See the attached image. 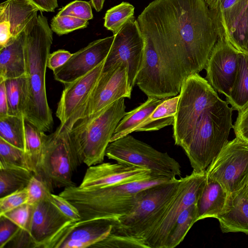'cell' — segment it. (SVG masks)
Segmentation results:
<instances>
[{"instance_id":"6da1fadb","label":"cell","mask_w":248,"mask_h":248,"mask_svg":"<svg viewBox=\"0 0 248 248\" xmlns=\"http://www.w3.org/2000/svg\"><path fill=\"white\" fill-rule=\"evenodd\" d=\"M137 20L179 91L187 77L205 68L218 39L205 0H154Z\"/></svg>"},{"instance_id":"7a4b0ae2","label":"cell","mask_w":248,"mask_h":248,"mask_svg":"<svg viewBox=\"0 0 248 248\" xmlns=\"http://www.w3.org/2000/svg\"><path fill=\"white\" fill-rule=\"evenodd\" d=\"M25 32L27 98L25 119L46 132L53 126L51 110L46 96V75L53 41V31L42 12L28 25Z\"/></svg>"},{"instance_id":"3957f363","label":"cell","mask_w":248,"mask_h":248,"mask_svg":"<svg viewBox=\"0 0 248 248\" xmlns=\"http://www.w3.org/2000/svg\"><path fill=\"white\" fill-rule=\"evenodd\" d=\"M171 180L155 178L93 188L74 186L64 188L59 195L76 207L80 220L105 218L115 221L132 209L140 191Z\"/></svg>"},{"instance_id":"277c9868","label":"cell","mask_w":248,"mask_h":248,"mask_svg":"<svg viewBox=\"0 0 248 248\" xmlns=\"http://www.w3.org/2000/svg\"><path fill=\"white\" fill-rule=\"evenodd\" d=\"M233 108L220 97L204 112L183 149L193 170L205 171L228 143Z\"/></svg>"},{"instance_id":"5b68a950","label":"cell","mask_w":248,"mask_h":248,"mask_svg":"<svg viewBox=\"0 0 248 248\" xmlns=\"http://www.w3.org/2000/svg\"><path fill=\"white\" fill-rule=\"evenodd\" d=\"M124 98L96 113L78 121L68 131L69 137L81 164L87 166L103 162L115 130L126 114Z\"/></svg>"},{"instance_id":"8992f818","label":"cell","mask_w":248,"mask_h":248,"mask_svg":"<svg viewBox=\"0 0 248 248\" xmlns=\"http://www.w3.org/2000/svg\"><path fill=\"white\" fill-rule=\"evenodd\" d=\"M181 180L176 178L140 191L132 209L114 222L111 232L145 245V240L162 219Z\"/></svg>"},{"instance_id":"52a82bcc","label":"cell","mask_w":248,"mask_h":248,"mask_svg":"<svg viewBox=\"0 0 248 248\" xmlns=\"http://www.w3.org/2000/svg\"><path fill=\"white\" fill-rule=\"evenodd\" d=\"M173 126L175 144L185 148L205 110L219 97L199 74L190 75L181 86Z\"/></svg>"},{"instance_id":"ba28073f","label":"cell","mask_w":248,"mask_h":248,"mask_svg":"<svg viewBox=\"0 0 248 248\" xmlns=\"http://www.w3.org/2000/svg\"><path fill=\"white\" fill-rule=\"evenodd\" d=\"M43 148L37 174L53 190L76 186L73 172L81 164L71 143L68 131L60 125L50 134L43 133Z\"/></svg>"},{"instance_id":"9c48e42d","label":"cell","mask_w":248,"mask_h":248,"mask_svg":"<svg viewBox=\"0 0 248 248\" xmlns=\"http://www.w3.org/2000/svg\"><path fill=\"white\" fill-rule=\"evenodd\" d=\"M106 156L119 163L149 169L156 177L174 179L182 174L180 164L167 153L130 134L110 142Z\"/></svg>"},{"instance_id":"30bf717a","label":"cell","mask_w":248,"mask_h":248,"mask_svg":"<svg viewBox=\"0 0 248 248\" xmlns=\"http://www.w3.org/2000/svg\"><path fill=\"white\" fill-rule=\"evenodd\" d=\"M132 90L127 67L123 62L117 63L102 72L86 102L62 125L70 131L79 120L96 113L121 98H131Z\"/></svg>"},{"instance_id":"8fae6325","label":"cell","mask_w":248,"mask_h":248,"mask_svg":"<svg viewBox=\"0 0 248 248\" xmlns=\"http://www.w3.org/2000/svg\"><path fill=\"white\" fill-rule=\"evenodd\" d=\"M207 178L220 183L228 194L248 183V143L236 137L229 141L205 170Z\"/></svg>"},{"instance_id":"7c38bea8","label":"cell","mask_w":248,"mask_h":248,"mask_svg":"<svg viewBox=\"0 0 248 248\" xmlns=\"http://www.w3.org/2000/svg\"><path fill=\"white\" fill-rule=\"evenodd\" d=\"M182 180L158 224L145 241L147 248H165L170 232L178 217L186 208L196 204L206 180L205 171L192 173Z\"/></svg>"},{"instance_id":"4fadbf2b","label":"cell","mask_w":248,"mask_h":248,"mask_svg":"<svg viewBox=\"0 0 248 248\" xmlns=\"http://www.w3.org/2000/svg\"><path fill=\"white\" fill-rule=\"evenodd\" d=\"M114 35L103 72L117 63L124 62L127 67L129 84L133 89L142 66L144 55V40L137 19L132 17Z\"/></svg>"},{"instance_id":"5bb4252c","label":"cell","mask_w":248,"mask_h":248,"mask_svg":"<svg viewBox=\"0 0 248 248\" xmlns=\"http://www.w3.org/2000/svg\"><path fill=\"white\" fill-rule=\"evenodd\" d=\"M32 206L28 232L35 248H55L61 237L74 223L48 198Z\"/></svg>"},{"instance_id":"9a60e30c","label":"cell","mask_w":248,"mask_h":248,"mask_svg":"<svg viewBox=\"0 0 248 248\" xmlns=\"http://www.w3.org/2000/svg\"><path fill=\"white\" fill-rule=\"evenodd\" d=\"M239 52L229 43L219 38L211 53L205 67V79L216 92L231 95L236 78Z\"/></svg>"},{"instance_id":"2e32d148","label":"cell","mask_w":248,"mask_h":248,"mask_svg":"<svg viewBox=\"0 0 248 248\" xmlns=\"http://www.w3.org/2000/svg\"><path fill=\"white\" fill-rule=\"evenodd\" d=\"M114 38L113 35L95 40L72 54L63 65L53 71L55 79L67 84L93 70L106 59Z\"/></svg>"},{"instance_id":"e0dca14e","label":"cell","mask_w":248,"mask_h":248,"mask_svg":"<svg viewBox=\"0 0 248 248\" xmlns=\"http://www.w3.org/2000/svg\"><path fill=\"white\" fill-rule=\"evenodd\" d=\"M160 178L154 176L146 168L119 163H101L89 167L78 186L81 188H93L133 182Z\"/></svg>"},{"instance_id":"ac0fdd59","label":"cell","mask_w":248,"mask_h":248,"mask_svg":"<svg viewBox=\"0 0 248 248\" xmlns=\"http://www.w3.org/2000/svg\"><path fill=\"white\" fill-rule=\"evenodd\" d=\"M39 10L28 0H6L0 4V48L23 32Z\"/></svg>"},{"instance_id":"d6986e66","label":"cell","mask_w":248,"mask_h":248,"mask_svg":"<svg viewBox=\"0 0 248 248\" xmlns=\"http://www.w3.org/2000/svg\"><path fill=\"white\" fill-rule=\"evenodd\" d=\"M105 61L84 76L65 84L56 112L60 124H65L86 102L103 72Z\"/></svg>"},{"instance_id":"ffe728a7","label":"cell","mask_w":248,"mask_h":248,"mask_svg":"<svg viewBox=\"0 0 248 248\" xmlns=\"http://www.w3.org/2000/svg\"><path fill=\"white\" fill-rule=\"evenodd\" d=\"M114 222L105 218L75 222L62 236L55 248H92L110 234Z\"/></svg>"},{"instance_id":"44dd1931","label":"cell","mask_w":248,"mask_h":248,"mask_svg":"<svg viewBox=\"0 0 248 248\" xmlns=\"http://www.w3.org/2000/svg\"><path fill=\"white\" fill-rule=\"evenodd\" d=\"M217 219L223 233L243 232L248 235V188L228 194L222 211Z\"/></svg>"},{"instance_id":"7402d4cb","label":"cell","mask_w":248,"mask_h":248,"mask_svg":"<svg viewBox=\"0 0 248 248\" xmlns=\"http://www.w3.org/2000/svg\"><path fill=\"white\" fill-rule=\"evenodd\" d=\"M26 75L25 32L0 48V81Z\"/></svg>"},{"instance_id":"603a6c76","label":"cell","mask_w":248,"mask_h":248,"mask_svg":"<svg viewBox=\"0 0 248 248\" xmlns=\"http://www.w3.org/2000/svg\"><path fill=\"white\" fill-rule=\"evenodd\" d=\"M228 193L217 181L207 178L196 203L197 221L206 218H216L222 211Z\"/></svg>"},{"instance_id":"cb8c5ba5","label":"cell","mask_w":248,"mask_h":248,"mask_svg":"<svg viewBox=\"0 0 248 248\" xmlns=\"http://www.w3.org/2000/svg\"><path fill=\"white\" fill-rule=\"evenodd\" d=\"M180 95L167 98L160 103L134 132L154 131L173 125Z\"/></svg>"},{"instance_id":"d4e9b609","label":"cell","mask_w":248,"mask_h":248,"mask_svg":"<svg viewBox=\"0 0 248 248\" xmlns=\"http://www.w3.org/2000/svg\"><path fill=\"white\" fill-rule=\"evenodd\" d=\"M165 99L148 97L143 103L126 112L116 128L110 142L133 132L136 127L146 119Z\"/></svg>"},{"instance_id":"484cf974","label":"cell","mask_w":248,"mask_h":248,"mask_svg":"<svg viewBox=\"0 0 248 248\" xmlns=\"http://www.w3.org/2000/svg\"><path fill=\"white\" fill-rule=\"evenodd\" d=\"M226 101L238 112L248 107V53H239L236 78L231 96Z\"/></svg>"},{"instance_id":"4316f807","label":"cell","mask_w":248,"mask_h":248,"mask_svg":"<svg viewBox=\"0 0 248 248\" xmlns=\"http://www.w3.org/2000/svg\"><path fill=\"white\" fill-rule=\"evenodd\" d=\"M44 132L25 119L24 151L31 171L37 174L43 148Z\"/></svg>"},{"instance_id":"83f0119b","label":"cell","mask_w":248,"mask_h":248,"mask_svg":"<svg viewBox=\"0 0 248 248\" xmlns=\"http://www.w3.org/2000/svg\"><path fill=\"white\" fill-rule=\"evenodd\" d=\"M4 81L9 115H24L28 93L26 75Z\"/></svg>"},{"instance_id":"f1b7e54d","label":"cell","mask_w":248,"mask_h":248,"mask_svg":"<svg viewBox=\"0 0 248 248\" xmlns=\"http://www.w3.org/2000/svg\"><path fill=\"white\" fill-rule=\"evenodd\" d=\"M33 174L22 168H0V198L26 187Z\"/></svg>"},{"instance_id":"f546056e","label":"cell","mask_w":248,"mask_h":248,"mask_svg":"<svg viewBox=\"0 0 248 248\" xmlns=\"http://www.w3.org/2000/svg\"><path fill=\"white\" fill-rule=\"evenodd\" d=\"M25 122L24 115H8L0 118V138L24 150L25 139Z\"/></svg>"},{"instance_id":"4dcf8cb0","label":"cell","mask_w":248,"mask_h":248,"mask_svg":"<svg viewBox=\"0 0 248 248\" xmlns=\"http://www.w3.org/2000/svg\"><path fill=\"white\" fill-rule=\"evenodd\" d=\"M197 208L193 204L184 210L178 217L168 235L165 248H173L184 239L189 230L197 222Z\"/></svg>"},{"instance_id":"1f68e13d","label":"cell","mask_w":248,"mask_h":248,"mask_svg":"<svg viewBox=\"0 0 248 248\" xmlns=\"http://www.w3.org/2000/svg\"><path fill=\"white\" fill-rule=\"evenodd\" d=\"M134 7L127 2H122L107 11L104 17V27L116 34L123 26L133 17Z\"/></svg>"},{"instance_id":"d6a6232c","label":"cell","mask_w":248,"mask_h":248,"mask_svg":"<svg viewBox=\"0 0 248 248\" xmlns=\"http://www.w3.org/2000/svg\"><path fill=\"white\" fill-rule=\"evenodd\" d=\"M19 167L30 170L23 149L0 138V168Z\"/></svg>"},{"instance_id":"836d02e7","label":"cell","mask_w":248,"mask_h":248,"mask_svg":"<svg viewBox=\"0 0 248 248\" xmlns=\"http://www.w3.org/2000/svg\"><path fill=\"white\" fill-rule=\"evenodd\" d=\"M88 21L68 15H57L51 20L50 28L57 34L62 35L86 28L89 24Z\"/></svg>"},{"instance_id":"e575fe53","label":"cell","mask_w":248,"mask_h":248,"mask_svg":"<svg viewBox=\"0 0 248 248\" xmlns=\"http://www.w3.org/2000/svg\"><path fill=\"white\" fill-rule=\"evenodd\" d=\"M27 202L34 205L45 199L48 198L53 190L40 176L33 174L27 187Z\"/></svg>"},{"instance_id":"d590c367","label":"cell","mask_w":248,"mask_h":248,"mask_svg":"<svg viewBox=\"0 0 248 248\" xmlns=\"http://www.w3.org/2000/svg\"><path fill=\"white\" fill-rule=\"evenodd\" d=\"M57 15H68L87 20L93 18L90 3L88 1L78 0L71 2L62 8Z\"/></svg>"},{"instance_id":"8d00e7d4","label":"cell","mask_w":248,"mask_h":248,"mask_svg":"<svg viewBox=\"0 0 248 248\" xmlns=\"http://www.w3.org/2000/svg\"><path fill=\"white\" fill-rule=\"evenodd\" d=\"M92 248H144L146 246L141 241L111 232L105 239Z\"/></svg>"},{"instance_id":"74e56055","label":"cell","mask_w":248,"mask_h":248,"mask_svg":"<svg viewBox=\"0 0 248 248\" xmlns=\"http://www.w3.org/2000/svg\"><path fill=\"white\" fill-rule=\"evenodd\" d=\"M32 206L25 203L0 216H3L28 232Z\"/></svg>"},{"instance_id":"f35d334b","label":"cell","mask_w":248,"mask_h":248,"mask_svg":"<svg viewBox=\"0 0 248 248\" xmlns=\"http://www.w3.org/2000/svg\"><path fill=\"white\" fill-rule=\"evenodd\" d=\"M28 194L26 187L18 190L0 199V215H2L27 203Z\"/></svg>"},{"instance_id":"ab89813d","label":"cell","mask_w":248,"mask_h":248,"mask_svg":"<svg viewBox=\"0 0 248 248\" xmlns=\"http://www.w3.org/2000/svg\"><path fill=\"white\" fill-rule=\"evenodd\" d=\"M48 199L62 213L72 220L77 222L81 220L80 215L76 207L59 194L51 193Z\"/></svg>"},{"instance_id":"60d3db41","label":"cell","mask_w":248,"mask_h":248,"mask_svg":"<svg viewBox=\"0 0 248 248\" xmlns=\"http://www.w3.org/2000/svg\"><path fill=\"white\" fill-rule=\"evenodd\" d=\"M20 229L10 219L0 216V248H5Z\"/></svg>"},{"instance_id":"b9f144b4","label":"cell","mask_w":248,"mask_h":248,"mask_svg":"<svg viewBox=\"0 0 248 248\" xmlns=\"http://www.w3.org/2000/svg\"><path fill=\"white\" fill-rule=\"evenodd\" d=\"M233 129L236 137L248 143V107L238 112Z\"/></svg>"},{"instance_id":"7bdbcfd3","label":"cell","mask_w":248,"mask_h":248,"mask_svg":"<svg viewBox=\"0 0 248 248\" xmlns=\"http://www.w3.org/2000/svg\"><path fill=\"white\" fill-rule=\"evenodd\" d=\"M70 52L59 49L50 53L47 62V67L53 71L63 65L71 57Z\"/></svg>"},{"instance_id":"ee69618b","label":"cell","mask_w":248,"mask_h":248,"mask_svg":"<svg viewBox=\"0 0 248 248\" xmlns=\"http://www.w3.org/2000/svg\"><path fill=\"white\" fill-rule=\"evenodd\" d=\"M40 12H53L58 7V0H28Z\"/></svg>"},{"instance_id":"f6af8a7d","label":"cell","mask_w":248,"mask_h":248,"mask_svg":"<svg viewBox=\"0 0 248 248\" xmlns=\"http://www.w3.org/2000/svg\"><path fill=\"white\" fill-rule=\"evenodd\" d=\"M9 115L8 104L4 81H0V118Z\"/></svg>"},{"instance_id":"bcb514c9","label":"cell","mask_w":248,"mask_h":248,"mask_svg":"<svg viewBox=\"0 0 248 248\" xmlns=\"http://www.w3.org/2000/svg\"><path fill=\"white\" fill-rule=\"evenodd\" d=\"M248 8V0H236L233 5L234 28Z\"/></svg>"},{"instance_id":"7dc6e473","label":"cell","mask_w":248,"mask_h":248,"mask_svg":"<svg viewBox=\"0 0 248 248\" xmlns=\"http://www.w3.org/2000/svg\"><path fill=\"white\" fill-rule=\"evenodd\" d=\"M91 5L96 12H100L103 8L105 0H90Z\"/></svg>"},{"instance_id":"c3c4849f","label":"cell","mask_w":248,"mask_h":248,"mask_svg":"<svg viewBox=\"0 0 248 248\" xmlns=\"http://www.w3.org/2000/svg\"><path fill=\"white\" fill-rule=\"evenodd\" d=\"M224 0H205L210 10H212L222 2Z\"/></svg>"},{"instance_id":"681fc988","label":"cell","mask_w":248,"mask_h":248,"mask_svg":"<svg viewBox=\"0 0 248 248\" xmlns=\"http://www.w3.org/2000/svg\"><path fill=\"white\" fill-rule=\"evenodd\" d=\"M246 50L247 52L248 53V36H247V39Z\"/></svg>"},{"instance_id":"f907efd6","label":"cell","mask_w":248,"mask_h":248,"mask_svg":"<svg viewBox=\"0 0 248 248\" xmlns=\"http://www.w3.org/2000/svg\"></svg>"}]
</instances>
